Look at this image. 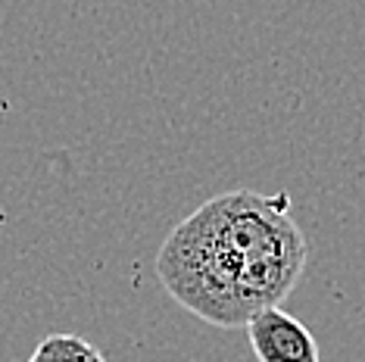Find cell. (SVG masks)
Listing matches in <instances>:
<instances>
[{
  "mask_svg": "<svg viewBox=\"0 0 365 362\" xmlns=\"http://www.w3.org/2000/svg\"><path fill=\"white\" fill-rule=\"evenodd\" d=\"M244 331L259 362H322L312 331L281 306L253 312Z\"/></svg>",
  "mask_w": 365,
  "mask_h": 362,
  "instance_id": "2",
  "label": "cell"
},
{
  "mask_svg": "<svg viewBox=\"0 0 365 362\" xmlns=\"http://www.w3.org/2000/svg\"><path fill=\"white\" fill-rule=\"evenodd\" d=\"M306 269V237L287 194L228 191L178 222L156 253V275L175 303L215 328H244L281 306Z\"/></svg>",
  "mask_w": 365,
  "mask_h": 362,
  "instance_id": "1",
  "label": "cell"
},
{
  "mask_svg": "<svg viewBox=\"0 0 365 362\" xmlns=\"http://www.w3.org/2000/svg\"><path fill=\"white\" fill-rule=\"evenodd\" d=\"M29 362H106L101 350L78 334H47Z\"/></svg>",
  "mask_w": 365,
  "mask_h": 362,
  "instance_id": "3",
  "label": "cell"
}]
</instances>
